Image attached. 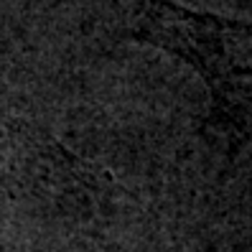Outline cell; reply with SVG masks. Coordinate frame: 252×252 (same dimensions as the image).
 Listing matches in <instances>:
<instances>
[{
  "instance_id": "cell-1",
  "label": "cell",
  "mask_w": 252,
  "mask_h": 252,
  "mask_svg": "<svg viewBox=\"0 0 252 252\" xmlns=\"http://www.w3.org/2000/svg\"><path fill=\"white\" fill-rule=\"evenodd\" d=\"M105 173L0 99V217H84Z\"/></svg>"
}]
</instances>
